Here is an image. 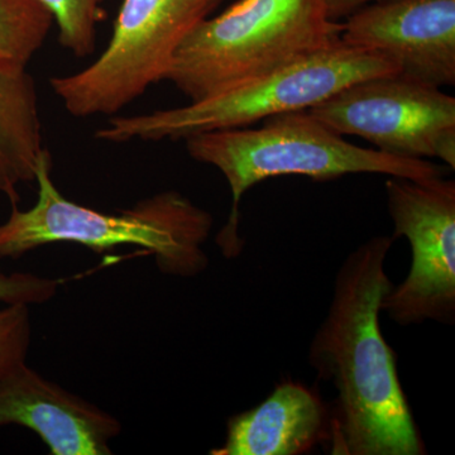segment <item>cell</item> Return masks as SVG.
I'll use <instances>...</instances> for the list:
<instances>
[{"mask_svg": "<svg viewBox=\"0 0 455 455\" xmlns=\"http://www.w3.org/2000/svg\"><path fill=\"white\" fill-rule=\"evenodd\" d=\"M52 14L59 44L77 59L95 52L98 27L107 20L106 0H38Z\"/></svg>", "mask_w": 455, "mask_h": 455, "instance_id": "cell-14", "label": "cell"}, {"mask_svg": "<svg viewBox=\"0 0 455 455\" xmlns=\"http://www.w3.org/2000/svg\"><path fill=\"white\" fill-rule=\"evenodd\" d=\"M324 2L326 13L331 20L338 22L343 18L349 17L355 11L376 2V0H323Z\"/></svg>", "mask_w": 455, "mask_h": 455, "instance_id": "cell-17", "label": "cell"}, {"mask_svg": "<svg viewBox=\"0 0 455 455\" xmlns=\"http://www.w3.org/2000/svg\"><path fill=\"white\" fill-rule=\"evenodd\" d=\"M387 208L395 233L411 247L405 280L383 298L381 311L398 325L455 322V182L444 176H388Z\"/></svg>", "mask_w": 455, "mask_h": 455, "instance_id": "cell-8", "label": "cell"}, {"mask_svg": "<svg viewBox=\"0 0 455 455\" xmlns=\"http://www.w3.org/2000/svg\"><path fill=\"white\" fill-rule=\"evenodd\" d=\"M53 23L38 0H0V68H27Z\"/></svg>", "mask_w": 455, "mask_h": 455, "instance_id": "cell-13", "label": "cell"}, {"mask_svg": "<svg viewBox=\"0 0 455 455\" xmlns=\"http://www.w3.org/2000/svg\"><path fill=\"white\" fill-rule=\"evenodd\" d=\"M184 140L191 158L220 170L229 185L232 212L218 236L227 259H235L243 250L238 233L242 197L263 180L305 176L328 181L353 173L419 180L447 172L429 160L396 157L352 145L307 110L268 116L259 128L204 132Z\"/></svg>", "mask_w": 455, "mask_h": 455, "instance_id": "cell-3", "label": "cell"}, {"mask_svg": "<svg viewBox=\"0 0 455 455\" xmlns=\"http://www.w3.org/2000/svg\"><path fill=\"white\" fill-rule=\"evenodd\" d=\"M38 92L27 68H0V194L18 205V185L35 180L44 152Z\"/></svg>", "mask_w": 455, "mask_h": 455, "instance_id": "cell-12", "label": "cell"}, {"mask_svg": "<svg viewBox=\"0 0 455 455\" xmlns=\"http://www.w3.org/2000/svg\"><path fill=\"white\" fill-rule=\"evenodd\" d=\"M20 425L35 431L53 455H109L121 423L26 362L0 376V429Z\"/></svg>", "mask_w": 455, "mask_h": 455, "instance_id": "cell-10", "label": "cell"}, {"mask_svg": "<svg viewBox=\"0 0 455 455\" xmlns=\"http://www.w3.org/2000/svg\"><path fill=\"white\" fill-rule=\"evenodd\" d=\"M331 412L319 392L283 381L259 406L228 420L226 442L212 455H301L329 440Z\"/></svg>", "mask_w": 455, "mask_h": 455, "instance_id": "cell-11", "label": "cell"}, {"mask_svg": "<svg viewBox=\"0 0 455 455\" xmlns=\"http://www.w3.org/2000/svg\"><path fill=\"white\" fill-rule=\"evenodd\" d=\"M223 0H123L107 49L79 73L51 77L75 118L118 116L166 80L176 51Z\"/></svg>", "mask_w": 455, "mask_h": 455, "instance_id": "cell-6", "label": "cell"}, {"mask_svg": "<svg viewBox=\"0 0 455 455\" xmlns=\"http://www.w3.org/2000/svg\"><path fill=\"white\" fill-rule=\"evenodd\" d=\"M31 338L28 305H7L0 310V376L26 362Z\"/></svg>", "mask_w": 455, "mask_h": 455, "instance_id": "cell-15", "label": "cell"}, {"mask_svg": "<svg viewBox=\"0 0 455 455\" xmlns=\"http://www.w3.org/2000/svg\"><path fill=\"white\" fill-rule=\"evenodd\" d=\"M344 44L425 85L455 84V0H376L346 18Z\"/></svg>", "mask_w": 455, "mask_h": 455, "instance_id": "cell-9", "label": "cell"}, {"mask_svg": "<svg viewBox=\"0 0 455 455\" xmlns=\"http://www.w3.org/2000/svg\"><path fill=\"white\" fill-rule=\"evenodd\" d=\"M340 136L366 140L383 154L439 158L455 169V98L401 75L350 84L307 109Z\"/></svg>", "mask_w": 455, "mask_h": 455, "instance_id": "cell-7", "label": "cell"}, {"mask_svg": "<svg viewBox=\"0 0 455 455\" xmlns=\"http://www.w3.org/2000/svg\"><path fill=\"white\" fill-rule=\"evenodd\" d=\"M52 156L44 149L36 171L37 203L28 211L12 206L0 224V259H20L41 245L71 242L95 252L139 245L164 274L196 277L209 266L203 245L212 229L211 212L175 190L140 200L107 214L66 199L52 180Z\"/></svg>", "mask_w": 455, "mask_h": 455, "instance_id": "cell-2", "label": "cell"}, {"mask_svg": "<svg viewBox=\"0 0 455 455\" xmlns=\"http://www.w3.org/2000/svg\"><path fill=\"white\" fill-rule=\"evenodd\" d=\"M394 74L396 68L386 60L340 38L315 55L214 97L172 109L110 116L94 137L108 143L160 142L251 127L276 114L310 109L359 80Z\"/></svg>", "mask_w": 455, "mask_h": 455, "instance_id": "cell-5", "label": "cell"}, {"mask_svg": "<svg viewBox=\"0 0 455 455\" xmlns=\"http://www.w3.org/2000/svg\"><path fill=\"white\" fill-rule=\"evenodd\" d=\"M395 239L377 235L347 256L328 314L309 346L317 379L335 390L326 443L333 455H424L427 447L383 337L379 314L394 283L386 259Z\"/></svg>", "mask_w": 455, "mask_h": 455, "instance_id": "cell-1", "label": "cell"}, {"mask_svg": "<svg viewBox=\"0 0 455 455\" xmlns=\"http://www.w3.org/2000/svg\"><path fill=\"white\" fill-rule=\"evenodd\" d=\"M341 31L323 0H238L188 33L166 82L204 100L333 46Z\"/></svg>", "mask_w": 455, "mask_h": 455, "instance_id": "cell-4", "label": "cell"}, {"mask_svg": "<svg viewBox=\"0 0 455 455\" xmlns=\"http://www.w3.org/2000/svg\"><path fill=\"white\" fill-rule=\"evenodd\" d=\"M60 281L16 272L0 274V302L5 305L44 304L55 298Z\"/></svg>", "mask_w": 455, "mask_h": 455, "instance_id": "cell-16", "label": "cell"}]
</instances>
